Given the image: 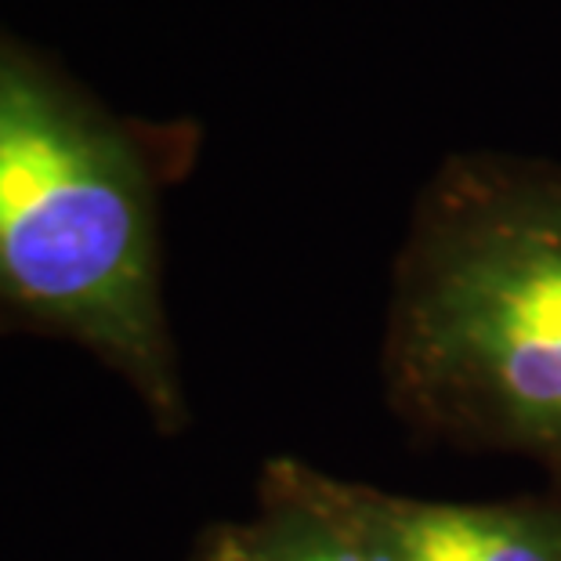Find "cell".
I'll return each mask as SVG.
<instances>
[{
    "label": "cell",
    "mask_w": 561,
    "mask_h": 561,
    "mask_svg": "<svg viewBox=\"0 0 561 561\" xmlns=\"http://www.w3.org/2000/svg\"><path fill=\"white\" fill-rule=\"evenodd\" d=\"M257 482L316 511L380 561H561V496L446 504L344 482L294 457L268 460Z\"/></svg>",
    "instance_id": "cell-3"
},
{
    "label": "cell",
    "mask_w": 561,
    "mask_h": 561,
    "mask_svg": "<svg viewBox=\"0 0 561 561\" xmlns=\"http://www.w3.org/2000/svg\"><path fill=\"white\" fill-rule=\"evenodd\" d=\"M193 130L113 116L0 37V333L80 344L178 435L188 405L163 308L160 196Z\"/></svg>",
    "instance_id": "cell-1"
},
{
    "label": "cell",
    "mask_w": 561,
    "mask_h": 561,
    "mask_svg": "<svg viewBox=\"0 0 561 561\" xmlns=\"http://www.w3.org/2000/svg\"><path fill=\"white\" fill-rule=\"evenodd\" d=\"M385 396L416 435L522 453L561 482V167L463 152L396 261Z\"/></svg>",
    "instance_id": "cell-2"
},
{
    "label": "cell",
    "mask_w": 561,
    "mask_h": 561,
    "mask_svg": "<svg viewBox=\"0 0 561 561\" xmlns=\"http://www.w3.org/2000/svg\"><path fill=\"white\" fill-rule=\"evenodd\" d=\"M188 561H380L337 525L257 482V511L243 522L207 525Z\"/></svg>",
    "instance_id": "cell-4"
}]
</instances>
